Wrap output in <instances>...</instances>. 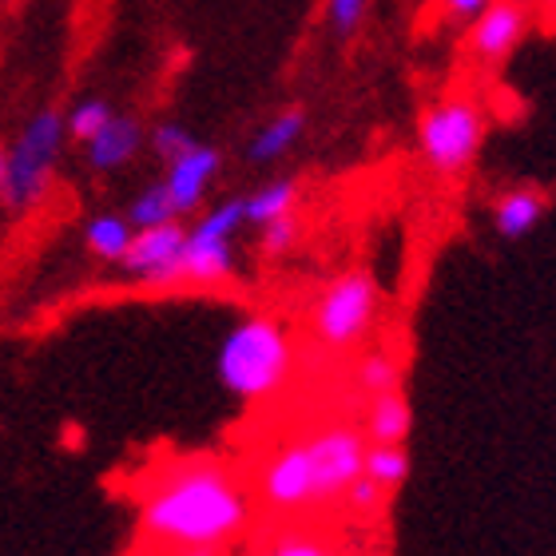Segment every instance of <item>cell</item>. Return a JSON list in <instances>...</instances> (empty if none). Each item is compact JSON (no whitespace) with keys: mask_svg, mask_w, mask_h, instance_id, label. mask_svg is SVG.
Returning a JSON list of instances; mask_svg holds the SVG:
<instances>
[{"mask_svg":"<svg viewBox=\"0 0 556 556\" xmlns=\"http://www.w3.org/2000/svg\"><path fill=\"white\" fill-rule=\"evenodd\" d=\"M139 536L163 553H219L251 525V493L215 457L167 462L139 489Z\"/></svg>","mask_w":556,"mask_h":556,"instance_id":"obj_1","label":"cell"},{"mask_svg":"<svg viewBox=\"0 0 556 556\" xmlns=\"http://www.w3.org/2000/svg\"><path fill=\"white\" fill-rule=\"evenodd\" d=\"M215 370L227 394L243 402H267L290 382L294 370L290 330L270 314H247L223 334Z\"/></svg>","mask_w":556,"mask_h":556,"instance_id":"obj_2","label":"cell"},{"mask_svg":"<svg viewBox=\"0 0 556 556\" xmlns=\"http://www.w3.org/2000/svg\"><path fill=\"white\" fill-rule=\"evenodd\" d=\"M68 143L64 112L60 108H40L24 119L12 143H4V184H0V207L12 215H28L48 199L52 179H56L60 155Z\"/></svg>","mask_w":556,"mask_h":556,"instance_id":"obj_3","label":"cell"},{"mask_svg":"<svg viewBox=\"0 0 556 556\" xmlns=\"http://www.w3.org/2000/svg\"><path fill=\"white\" fill-rule=\"evenodd\" d=\"M489 116L481 100L473 96H445L438 104H429L417 124V143L429 172L438 175H462L469 172L485 148Z\"/></svg>","mask_w":556,"mask_h":556,"instance_id":"obj_4","label":"cell"},{"mask_svg":"<svg viewBox=\"0 0 556 556\" xmlns=\"http://www.w3.org/2000/svg\"><path fill=\"white\" fill-rule=\"evenodd\" d=\"M374 318H378V278L366 267L342 270L330 278V287L314 302V338L318 346L334 350H354L362 338L370 334Z\"/></svg>","mask_w":556,"mask_h":556,"instance_id":"obj_5","label":"cell"},{"mask_svg":"<svg viewBox=\"0 0 556 556\" xmlns=\"http://www.w3.org/2000/svg\"><path fill=\"white\" fill-rule=\"evenodd\" d=\"M247 227L243 195L223 199L199 215L195 227H187L184 258H179V282L191 287H219L235 278V235Z\"/></svg>","mask_w":556,"mask_h":556,"instance_id":"obj_6","label":"cell"},{"mask_svg":"<svg viewBox=\"0 0 556 556\" xmlns=\"http://www.w3.org/2000/svg\"><path fill=\"white\" fill-rule=\"evenodd\" d=\"M306 457L314 477V505H334L362 477L366 433L354 426H326L306 438Z\"/></svg>","mask_w":556,"mask_h":556,"instance_id":"obj_7","label":"cell"},{"mask_svg":"<svg viewBox=\"0 0 556 556\" xmlns=\"http://www.w3.org/2000/svg\"><path fill=\"white\" fill-rule=\"evenodd\" d=\"M536 24L533 0H493L477 21H469L465 28V48L481 68H501L517 48L529 40Z\"/></svg>","mask_w":556,"mask_h":556,"instance_id":"obj_8","label":"cell"},{"mask_svg":"<svg viewBox=\"0 0 556 556\" xmlns=\"http://www.w3.org/2000/svg\"><path fill=\"white\" fill-rule=\"evenodd\" d=\"M184 239H187V227L179 219L155 223V227H139L119 267H124V275H128L136 287H151V290L179 287Z\"/></svg>","mask_w":556,"mask_h":556,"instance_id":"obj_9","label":"cell"},{"mask_svg":"<svg viewBox=\"0 0 556 556\" xmlns=\"http://www.w3.org/2000/svg\"><path fill=\"white\" fill-rule=\"evenodd\" d=\"M258 497L270 513H299L314 505V477L306 441H287L267 457L258 473Z\"/></svg>","mask_w":556,"mask_h":556,"instance_id":"obj_10","label":"cell"},{"mask_svg":"<svg viewBox=\"0 0 556 556\" xmlns=\"http://www.w3.org/2000/svg\"><path fill=\"white\" fill-rule=\"evenodd\" d=\"M167 172H163V191L172 199L175 215L184 219V215H195L203 207V199H207L211 184L219 179V167H223V155L219 148H211V143H195V148H187L184 155H175L172 163H163Z\"/></svg>","mask_w":556,"mask_h":556,"instance_id":"obj_11","label":"cell"},{"mask_svg":"<svg viewBox=\"0 0 556 556\" xmlns=\"http://www.w3.org/2000/svg\"><path fill=\"white\" fill-rule=\"evenodd\" d=\"M84 148V163L92 167L96 175H116L124 172L128 163H136V155L148 148V131L136 116H124V112H112L104 128L96 131Z\"/></svg>","mask_w":556,"mask_h":556,"instance_id":"obj_12","label":"cell"},{"mask_svg":"<svg viewBox=\"0 0 556 556\" xmlns=\"http://www.w3.org/2000/svg\"><path fill=\"white\" fill-rule=\"evenodd\" d=\"M545 215H548V191H541V187H529V184L509 187V191H501L493 199V231L501 239H509V243H517L533 227H541Z\"/></svg>","mask_w":556,"mask_h":556,"instance_id":"obj_13","label":"cell"},{"mask_svg":"<svg viewBox=\"0 0 556 556\" xmlns=\"http://www.w3.org/2000/svg\"><path fill=\"white\" fill-rule=\"evenodd\" d=\"M131 239H136V227H131L128 215H119V211H100L92 219L84 223V251L100 263H124L128 255Z\"/></svg>","mask_w":556,"mask_h":556,"instance_id":"obj_14","label":"cell"},{"mask_svg":"<svg viewBox=\"0 0 556 556\" xmlns=\"http://www.w3.org/2000/svg\"><path fill=\"white\" fill-rule=\"evenodd\" d=\"M302 131H306V112H302V108H287V112H278V116H270L267 124L251 136V143H247V160L251 163L282 160V155H287V151L302 139Z\"/></svg>","mask_w":556,"mask_h":556,"instance_id":"obj_15","label":"cell"},{"mask_svg":"<svg viewBox=\"0 0 556 556\" xmlns=\"http://www.w3.org/2000/svg\"><path fill=\"white\" fill-rule=\"evenodd\" d=\"M409 429H414V409L402 390L370 397V414H366V441H386V445H406Z\"/></svg>","mask_w":556,"mask_h":556,"instance_id":"obj_16","label":"cell"},{"mask_svg":"<svg viewBox=\"0 0 556 556\" xmlns=\"http://www.w3.org/2000/svg\"><path fill=\"white\" fill-rule=\"evenodd\" d=\"M299 207V179H270L258 191L243 195V211L251 227H263V223L278 219V215H290Z\"/></svg>","mask_w":556,"mask_h":556,"instance_id":"obj_17","label":"cell"},{"mask_svg":"<svg viewBox=\"0 0 556 556\" xmlns=\"http://www.w3.org/2000/svg\"><path fill=\"white\" fill-rule=\"evenodd\" d=\"M362 477H370L378 489L394 493L397 485H406L409 477V450L406 445H386V441H366Z\"/></svg>","mask_w":556,"mask_h":556,"instance_id":"obj_18","label":"cell"},{"mask_svg":"<svg viewBox=\"0 0 556 556\" xmlns=\"http://www.w3.org/2000/svg\"><path fill=\"white\" fill-rule=\"evenodd\" d=\"M112 112H116V108L108 104L104 96H84V100H76V104L64 112V128H68V139H76V143H88V139H92L96 131H100L108 119H112Z\"/></svg>","mask_w":556,"mask_h":556,"instance_id":"obj_19","label":"cell"},{"mask_svg":"<svg viewBox=\"0 0 556 556\" xmlns=\"http://www.w3.org/2000/svg\"><path fill=\"white\" fill-rule=\"evenodd\" d=\"M358 390L366 397H378V394H390V390H402V366H397L390 354H366L358 362Z\"/></svg>","mask_w":556,"mask_h":556,"instance_id":"obj_20","label":"cell"},{"mask_svg":"<svg viewBox=\"0 0 556 556\" xmlns=\"http://www.w3.org/2000/svg\"><path fill=\"white\" fill-rule=\"evenodd\" d=\"M131 219V227H155V223H172V219H179L175 215V207H172V199H167V191H163V184H151V187H143L136 199H131V207L124 211Z\"/></svg>","mask_w":556,"mask_h":556,"instance_id":"obj_21","label":"cell"},{"mask_svg":"<svg viewBox=\"0 0 556 556\" xmlns=\"http://www.w3.org/2000/svg\"><path fill=\"white\" fill-rule=\"evenodd\" d=\"M199 139L184 128V124H175V119H163L155 128L148 131V151L155 155L160 163H172L175 155H184L187 148H195Z\"/></svg>","mask_w":556,"mask_h":556,"instance_id":"obj_22","label":"cell"},{"mask_svg":"<svg viewBox=\"0 0 556 556\" xmlns=\"http://www.w3.org/2000/svg\"><path fill=\"white\" fill-rule=\"evenodd\" d=\"M323 12H326V24H330V33H334L338 40H346V36H354L362 24H366L370 0H326Z\"/></svg>","mask_w":556,"mask_h":556,"instance_id":"obj_23","label":"cell"},{"mask_svg":"<svg viewBox=\"0 0 556 556\" xmlns=\"http://www.w3.org/2000/svg\"><path fill=\"white\" fill-rule=\"evenodd\" d=\"M258 247H263V255L267 258H278V255H287L290 247L299 243V215L290 211V215H278V219H270V223H263L258 227Z\"/></svg>","mask_w":556,"mask_h":556,"instance_id":"obj_24","label":"cell"},{"mask_svg":"<svg viewBox=\"0 0 556 556\" xmlns=\"http://www.w3.org/2000/svg\"><path fill=\"white\" fill-rule=\"evenodd\" d=\"M386 497H390V493L374 485L370 477H358V481H354V485L342 493V505H346L350 513H358V517H374V513L382 509Z\"/></svg>","mask_w":556,"mask_h":556,"instance_id":"obj_25","label":"cell"},{"mask_svg":"<svg viewBox=\"0 0 556 556\" xmlns=\"http://www.w3.org/2000/svg\"><path fill=\"white\" fill-rule=\"evenodd\" d=\"M263 556H334V553H330V545H326V541H318V536L287 533V536H278L275 545H270Z\"/></svg>","mask_w":556,"mask_h":556,"instance_id":"obj_26","label":"cell"},{"mask_svg":"<svg viewBox=\"0 0 556 556\" xmlns=\"http://www.w3.org/2000/svg\"><path fill=\"white\" fill-rule=\"evenodd\" d=\"M489 4H493V0H433V12H438V21H445V24H469V21H477Z\"/></svg>","mask_w":556,"mask_h":556,"instance_id":"obj_27","label":"cell"},{"mask_svg":"<svg viewBox=\"0 0 556 556\" xmlns=\"http://www.w3.org/2000/svg\"><path fill=\"white\" fill-rule=\"evenodd\" d=\"M533 9H536V12H545L548 21H556V0H533Z\"/></svg>","mask_w":556,"mask_h":556,"instance_id":"obj_28","label":"cell"},{"mask_svg":"<svg viewBox=\"0 0 556 556\" xmlns=\"http://www.w3.org/2000/svg\"><path fill=\"white\" fill-rule=\"evenodd\" d=\"M0 184H4V143H0Z\"/></svg>","mask_w":556,"mask_h":556,"instance_id":"obj_29","label":"cell"},{"mask_svg":"<svg viewBox=\"0 0 556 556\" xmlns=\"http://www.w3.org/2000/svg\"><path fill=\"white\" fill-rule=\"evenodd\" d=\"M16 4H21V0H0V9H16Z\"/></svg>","mask_w":556,"mask_h":556,"instance_id":"obj_30","label":"cell"},{"mask_svg":"<svg viewBox=\"0 0 556 556\" xmlns=\"http://www.w3.org/2000/svg\"><path fill=\"white\" fill-rule=\"evenodd\" d=\"M175 556H219V553H175Z\"/></svg>","mask_w":556,"mask_h":556,"instance_id":"obj_31","label":"cell"}]
</instances>
